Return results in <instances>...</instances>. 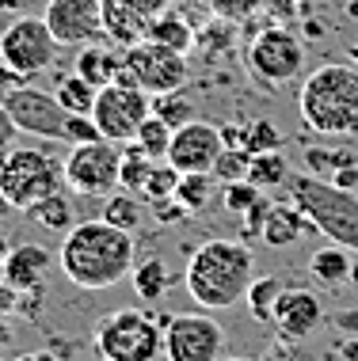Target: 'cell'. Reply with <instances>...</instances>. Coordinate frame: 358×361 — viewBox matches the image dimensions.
<instances>
[{
    "mask_svg": "<svg viewBox=\"0 0 358 361\" xmlns=\"http://www.w3.org/2000/svg\"><path fill=\"white\" fill-rule=\"evenodd\" d=\"M133 262H138V243L133 232L114 228L111 221L92 217V221H76L65 232L61 247H57V267L61 274L73 281L76 289L103 293L114 289L122 278H130Z\"/></svg>",
    "mask_w": 358,
    "mask_h": 361,
    "instance_id": "cell-1",
    "label": "cell"
},
{
    "mask_svg": "<svg viewBox=\"0 0 358 361\" xmlns=\"http://www.w3.org/2000/svg\"><path fill=\"white\" fill-rule=\"evenodd\" d=\"M251 281H256V255L248 251V243L221 236L195 247L187 270H183V286H187L191 300L206 312L233 308L237 300H244Z\"/></svg>",
    "mask_w": 358,
    "mask_h": 361,
    "instance_id": "cell-2",
    "label": "cell"
},
{
    "mask_svg": "<svg viewBox=\"0 0 358 361\" xmlns=\"http://www.w3.org/2000/svg\"><path fill=\"white\" fill-rule=\"evenodd\" d=\"M297 114L316 137H354L358 133V69L321 65L302 80Z\"/></svg>",
    "mask_w": 358,
    "mask_h": 361,
    "instance_id": "cell-3",
    "label": "cell"
},
{
    "mask_svg": "<svg viewBox=\"0 0 358 361\" xmlns=\"http://www.w3.org/2000/svg\"><path fill=\"white\" fill-rule=\"evenodd\" d=\"M286 194L332 243L358 255V190H340L321 175H290Z\"/></svg>",
    "mask_w": 358,
    "mask_h": 361,
    "instance_id": "cell-4",
    "label": "cell"
},
{
    "mask_svg": "<svg viewBox=\"0 0 358 361\" xmlns=\"http://www.w3.org/2000/svg\"><path fill=\"white\" fill-rule=\"evenodd\" d=\"M65 187L61 160L50 149L35 145H16L0 156V194L8 198L12 209H35L42 198H50Z\"/></svg>",
    "mask_w": 358,
    "mask_h": 361,
    "instance_id": "cell-5",
    "label": "cell"
},
{
    "mask_svg": "<svg viewBox=\"0 0 358 361\" xmlns=\"http://www.w3.org/2000/svg\"><path fill=\"white\" fill-rule=\"evenodd\" d=\"M92 343L103 361H157L164 354V324L141 308H119L95 324Z\"/></svg>",
    "mask_w": 358,
    "mask_h": 361,
    "instance_id": "cell-6",
    "label": "cell"
},
{
    "mask_svg": "<svg viewBox=\"0 0 358 361\" xmlns=\"http://www.w3.org/2000/svg\"><path fill=\"white\" fill-rule=\"evenodd\" d=\"M244 69L259 87H282L305 69V42L290 27H263L244 46Z\"/></svg>",
    "mask_w": 358,
    "mask_h": 361,
    "instance_id": "cell-7",
    "label": "cell"
},
{
    "mask_svg": "<svg viewBox=\"0 0 358 361\" xmlns=\"http://www.w3.org/2000/svg\"><path fill=\"white\" fill-rule=\"evenodd\" d=\"M65 187L80 198H107L111 190H119V171H122V145L107 137L73 145L69 156L61 160Z\"/></svg>",
    "mask_w": 358,
    "mask_h": 361,
    "instance_id": "cell-8",
    "label": "cell"
},
{
    "mask_svg": "<svg viewBox=\"0 0 358 361\" xmlns=\"http://www.w3.org/2000/svg\"><path fill=\"white\" fill-rule=\"evenodd\" d=\"M149 114H153V95L130 80H114L107 87H100L95 106H92V122L100 126V137H107L114 145H126L138 137L141 122Z\"/></svg>",
    "mask_w": 358,
    "mask_h": 361,
    "instance_id": "cell-9",
    "label": "cell"
},
{
    "mask_svg": "<svg viewBox=\"0 0 358 361\" xmlns=\"http://www.w3.org/2000/svg\"><path fill=\"white\" fill-rule=\"evenodd\" d=\"M57 50H61V42L54 38V31L46 27L42 16H16L12 23L0 31V57H4L16 73H23L27 80H31V76H42L46 69H54Z\"/></svg>",
    "mask_w": 358,
    "mask_h": 361,
    "instance_id": "cell-10",
    "label": "cell"
},
{
    "mask_svg": "<svg viewBox=\"0 0 358 361\" xmlns=\"http://www.w3.org/2000/svg\"><path fill=\"white\" fill-rule=\"evenodd\" d=\"M164 357L168 361H217L225 350V331L206 308L164 316Z\"/></svg>",
    "mask_w": 358,
    "mask_h": 361,
    "instance_id": "cell-11",
    "label": "cell"
},
{
    "mask_svg": "<svg viewBox=\"0 0 358 361\" xmlns=\"http://www.w3.org/2000/svg\"><path fill=\"white\" fill-rule=\"evenodd\" d=\"M122 65H126V73L133 76V84L145 87L149 95L176 92V87H183L191 76L187 54H176V50H168V46L153 42V38L122 50Z\"/></svg>",
    "mask_w": 358,
    "mask_h": 361,
    "instance_id": "cell-12",
    "label": "cell"
},
{
    "mask_svg": "<svg viewBox=\"0 0 358 361\" xmlns=\"http://www.w3.org/2000/svg\"><path fill=\"white\" fill-rule=\"evenodd\" d=\"M8 111L19 126V133H31V137H46V141H65V122H69V111L57 103L54 92L35 84H23L8 95Z\"/></svg>",
    "mask_w": 358,
    "mask_h": 361,
    "instance_id": "cell-13",
    "label": "cell"
},
{
    "mask_svg": "<svg viewBox=\"0 0 358 361\" xmlns=\"http://www.w3.org/2000/svg\"><path fill=\"white\" fill-rule=\"evenodd\" d=\"M46 27L61 46H92L103 38V0H46Z\"/></svg>",
    "mask_w": 358,
    "mask_h": 361,
    "instance_id": "cell-14",
    "label": "cell"
},
{
    "mask_svg": "<svg viewBox=\"0 0 358 361\" xmlns=\"http://www.w3.org/2000/svg\"><path fill=\"white\" fill-rule=\"evenodd\" d=\"M225 149L221 141V126H210V122H187L172 133V145H168V156L164 160L172 164L179 175H191V171H214L217 156Z\"/></svg>",
    "mask_w": 358,
    "mask_h": 361,
    "instance_id": "cell-15",
    "label": "cell"
},
{
    "mask_svg": "<svg viewBox=\"0 0 358 361\" xmlns=\"http://www.w3.org/2000/svg\"><path fill=\"white\" fill-rule=\"evenodd\" d=\"M50 267H54V255L42 243H16V247L0 259V278H4L19 297H42Z\"/></svg>",
    "mask_w": 358,
    "mask_h": 361,
    "instance_id": "cell-16",
    "label": "cell"
},
{
    "mask_svg": "<svg viewBox=\"0 0 358 361\" xmlns=\"http://www.w3.org/2000/svg\"><path fill=\"white\" fill-rule=\"evenodd\" d=\"M270 324H275L278 338L305 343V338L324 324V305H321V297H316V293H309V289H282Z\"/></svg>",
    "mask_w": 358,
    "mask_h": 361,
    "instance_id": "cell-17",
    "label": "cell"
},
{
    "mask_svg": "<svg viewBox=\"0 0 358 361\" xmlns=\"http://www.w3.org/2000/svg\"><path fill=\"white\" fill-rule=\"evenodd\" d=\"M149 27H153V19L138 12L133 4H126V0H103V38L111 46L130 50V46L149 38Z\"/></svg>",
    "mask_w": 358,
    "mask_h": 361,
    "instance_id": "cell-18",
    "label": "cell"
},
{
    "mask_svg": "<svg viewBox=\"0 0 358 361\" xmlns=\"http://www.w3.org/2000/svg\"><path fill=\"white\" fill-rule=\"evenodd\" d=\"M73 69L80 73L88 84L107 87V84H114V76L122 73V50H119V46H111L107 38H100V42L80 46V50H76Z\"/></svg>",
    "mask_w": 358,
    "mask_h": 361,
    "instance_id": "cell-19",
    "label": "cell"
},
{
    "mask_svg": "<svg viewBox=\"0 0 358 361\" xmlns=\"http://www.w3.org/2000/svg\"><path fill=\"white\" fill-rule=\"evenodd\" d=\"M305 232H316L313 221H309L294 202H286V206H270L263 228H259V240H263L267 247H290V243H297Z\"/></svg>",
    "mask_w": 358,
    "mask_h": 361,
    "instance_id": "cell-20",
    "label": "cell"
},
{
    "mask_svg": "<svg viewBox=\"0 0 358 361\" xmlns=\"http://www.w3.org/2000/svg\"><path fill=\"white\" fill-rule=\"evenodd\" d=\"M130 278H133V293H138L145 305H153V300H164V293L172 289V270H168V262L157 259V255L133 262Z\"/></svg>",
    "mask_w": 358,
    "mask_h": 361,
    "instance_id": "cell-21",
    "label": "cell"
},
{
    "mask_svg": "<svg viewBox=\"0 0 358 361\" xmlns=\"http://www.w3.org/2000/svg\"><path fill=\"white\" fill-rule=\"evenodd\" d=\"M309 274L321 281V286H328V289L343 286V281L351 278V255H347V247L332 243V247L313 251V255H309Z\"/></svg>",
    "mask_w": 358,
    "mask_h": 361,
    "instance_id": "cell-22",
    "label": "cell"
},
{
    "mask_svg": "<svg viewBox=\"0 0 358 361\" xmlns=\"http://www.w3.org/2000/svg\"><path fill=\"white\" fill-rule=\"evenodd\" d=\"M54 95H57V103H61L69 114H92L100 87L88 84L76 69H69V73H61V76L54 80Z\"/></svg>",
    "mask_w": 358,
    "mask_h": 361,
    "instance_id": "cell-23",
    "label": "cell"
},
{
    "mask_svg": "<svg viewBox=\"0 0 358 361\" xmlns=\"http://www.w3.org/2000/svg\"><path fill=\"white\" fill-rule=\"evenodd\" d=\"M149 38H153V42H160V46H168V50H176V54H191V46H195V27L168 8L164 16L153 19Z\"/></svg>",
    "mask_w": 358,
    "mask_h": 361,
    "instance_id": "cell-24",
    "label": "cell"
},
{
    "mask_svg": "<svg viewBox=\"0 0 358 361\" xmlns=\"http://www.w3.org/2000/svg\"><path fill=\"white\" fill-rule=\"evenodd\" d=\"M103 221H111L114 228L138 232L141 221H145V202L130 190H111L107 202H103Z\"/></svg>",
    "mask_w": 358,
    "mask_h": 361,
    "instance_id": "cell-25",
    "label": "cell"
},
{
    "mask_svg": "<svg viewBox=\"0 0 358 361\" xmlns=\"http://www.w3.org/2000/svg\"><path fill=\"white\" fill-rule=\"evenodd\" d=\"M214 190H217L214 171H191V175H179L176 202L187 213H202V209L210 206V198H214Z\"/></svg>",
    "mask_w": 358,
    "mask_h": 361,
    "instance_id": "cell-26",
    "label": "cell"
},
{
    "mask_svg": "<svg viewBox=\"0 0 358 361\" xmlns=\"http://www.w3.org/2000/svg\"><path fill=\"white\" fill-rule=\"evenodd\" d=\"M153 156H145L133 141H126L122 145V171H119V187L122 190H130V194H138L141 198V190H145V183H149V175H153Z\"/></svg>",
    "mask_w": 358,
    "mask_h": 361,
    "instance_id": "cell-27",
    "label": "cell"
},
{
    "mask_svg": "<svg viewBox=\"0 0 358 361\" xmlns=\"http://www.w3.org/2000/svg\"><path fill=\"white\" fill-rule=\"evenodd\" d=\"M286 179H290V164H286L282 149H278V152H259V156H251V168H248V183H256L259 190L282 187Z\"/></svg>",
    "mask_w": 358,
    "mask_h": 361,
    "instance_id": "cell-28",
    "label": "cell"
},
{
    "mask_svg": "<svg viewBox=\"0 0 358 361\" xmlns=\"http://www.w3.org/2000/svg\"><path fill=\"white\" fill-rule=\"evenodd\" d=\"M278 297H282V281H278L275 274H267V278H256L248 286L244 293V300H248V312L259 319V324H270V316H275V305H278Z\"/></svg>",
    "mask_w": 358,
    "mask_h": 361,
    "instance_id": "cell-29",
    "label": "cell"
},
{
    "mask_svg": "<svg viewBox=\"0 0 358 361\" xmlns=\"http://www.w3.org/2000/svg\"><path fill=\"white\" fill-rule=\"evenodd\" d=\"M27 217H35L42 228H50V232H69L73 224H76L73 221V202L65 198L61 190L50 194V198H42L35 209H27Z\"/></svg>",
    "mask_w": 358,
    "mask_h": 361,
    "instance_id": "cell-30",
    "label": "cell"
},
{
    "mask_svg": "<svg viewBox=\"0 0 358 361\" xmlns=\"http://www.w3.org/2000/svg\"><path fill=\"white\" fill-rule=\"evenodd\" d=\"M153 114L164 118L172 130H179V126L195 122V99H191L183 87H176V92H164V95H153Z\"/></svg>",
    "mask_w": 358,
    "mask_h": 361,
    "instance_id": "cell-31",
    "label": "cell"
},
{
    "mask_svg": "<svg viewBox=\"0 0 358 361\" xmlns=\"http://www.w3.org/2000/svg\"><path fill=\"white\" fill-rule=\"evenodd\" d=\"M172 126L157 118V114H149V118L141 122V130H138V137H133V145L145 152V156H153V160H164L168 156V145H172Z\"/></svg>",
    "mask_w": 358,
    "mask_h": 361,
    "instance_id": "cell-32",
    "label": "cell"
},
{
    "mask_svg": "<svg viewBox=\"0 0 358 361\" xmlns=\"http://www.w3.org/2000/svg\"><path fill=\"white\" fill-rule=\"evenodd\" d=\"M176 187H179V171L172 168L168 160H157L153 164L149 183H145V190H141V202H149V206L168 202V198H176Z\"/></svg>",
    "mask_w": 358,
    "mask_h": 361,
    "instance_id": "cell-33",
    "label": "cell"
},
{
    "mask_svg": "<svg viewBox=\"0 0 358 361\" xmlns=\"http://www.w3.org/2000/svg\"><path fill=\"white\" fill-rule=\"evenodd\" d=\"M343 164H358V156L351 149H309L305 152V168L309 175H328L332 179Z\"/></svg>",
    "mask_w": 358,
    "mask_h": 361,
    "instance_id": "cell-34",
    "label": "cell"
},
{
    "mask_svg": "<svg viewBox=\"0 0 358 361\" xmlns=\"http://www.w3.org/2000/svg\"><path fill=\"white\" fill-rule=\"evenodd\" d=\"M259 190L256 183H248V179H237V183H221V202H225V209L229 213H237V217H244V213L259 202Z\"/></svg>",
    "mask_w": 358,
    "mask_h": 361,
    "instance_id": "cell-35",
    "label": "cell"
},
{
    "mask_svg": "<svg viewBox=\"0 0 358 361\" xmlns=\"http://www.w3.org/2000/svg\"><path fill=\"white\" fill-rule=\"evenodd\" d=\"M248 168H251V152L248 149H221L217 164H214V179L217 183L248 179Z\"/></svg>",
    "mask_w": 358,
    "mask_h": 361,
    "instance_id": "cell-36",
    "label": "cell"
},
{
    "mask_svg": "<svg viewBox=\"0 0 358 361\" xmlns=\"http://www.w3.org/2000/svg\"><path fill=\"white\" fill-rule=\"evenodd\" d=\"M282 133H278V126H270L267 118H259V122H251L248 126V137H244V149L251 156H259V152H278L282 149Z\"/></svg>",
    "mask_w": 358,
    "mask_h": 361,
    "instance_id": "cell-37",
    "label": "cell"
},
{
    "mask_svg": "<svg viewBox=\"0 0 358 361\" xmlns=\"http://www.w3.org/2000/svg\"><path fill=\"white\" fill-rule=\"evenodd\" d=\"M84 141H100V126L92 122V114H69V122H65V145H84Z\"/></svg>",
    "mask_w": 358,
    "mask_h": 361,
    "instance_id": "cell-38",
    "label": "cell"
},
{
    "mask_svg": "<svg viewBox=\"0 0 358 361\" xmlns=\"http://www.w3.org/2000/svg\"><path fill=\"white\" fill-rule=\"evenodd\" d=\"M210 4H214V12L225 16V19H244V16L256 12L259 0H210Z\"/></svg>",
    "mask_w": 358,
    "mask_h": 361,
    "instance_id": "cell-39",
    "label": "cell"
},
{
    "mask_svg": "<svg viewBox=\"0 0 358 361\" xmlns=\"http://www.w3.org/2000/svg\"><path fill=\"white\" fill-rule=\"evenodd\" d=\"M16 137H19V126L12 118V111L0 103V156H4L8 149H16Z\"/></svg>",
    "mask_w": 358,
    "mask_h": 361,
    "instance_id": "cell-40",
    "label": "cell"
},
{
    "mask_svg": "<svg viewBox=\"0 0 358 361\" xmlns=\"http://www.w3.org/2000/svg\"><path fill=\"white\" fill-rule=\"evenodd\" d=\"M27 84V76L23 73H16L12 65L4 61V57H0V103H8V95L16 92V87H23Z\"/></svg>",
    "mask_w": 358,
    "mask_h": 361,
    "instance_id": "cell-41",
    "label": "cell"
},
{
    "mask_svg": "<svg viewBox=\"0 0 358 361\" xmlns=\"http://www.w3.org/2000/svg\"><path fill=\"white\" fill-rule=\"evenodd\" d=\"M259 361H305L302 350H297V343H290V338H278L270 350H263V357Z\"/></svg>",
    "mask_w": 358,
    "mask_h": 361,
    "instance_id": "cell-42",
    "label": "cell"
},
{
    "mask_svg": "<svg viewBox=\"0 0 358 361\" xmlns=\"http://www.w3.org/2000/svg\"><path fill=\"white\" fill-rule=\"evenodd\" d=\"M267 213H270V202L263 198V194H259V202L244 213V228H248V236H259V228H263Z\"/></svg>",
    "mask_w": 358,
    "mask_h": 361,
    "instance_id": "cell-43",
    "label": "cell"
},
{
    "mask_svg": "<svg viewBox=\"0 0 358 361\" xmlns=\"http://www.w3.org/2000/svg\"><path fill=\"white\" fill-rule=\"evenodd\" d=\"M153 213H157V221H160V224H172V221H183V217H191V213L183 209L176 198H168V202H157V206H153Z\"/></svg>",
    "mask_w": 358,
    "mask_h": 361,
    "instance_id": "cell-44",
    "label": "cell"
},
{
    "mask_svg": "<svg viewBox=\"0 0 358 361\" xmlns=\"http://www.w3.org/2000/svg\"><path fill=\"white\" fill-rule=\"evenodd\" d=\"M332 187H340V190H358V164H343L340 171L332 175Z\"/></svg>",
    "mask_w": 358,
    "mask_h": 361,
    "instance_id": "cell-45",
    "label": "cell"
},
{
    "mask_svg": "<svg viewBox=\"0 0 358 361\" xmlns=\"http://www.w3.org/2000/svg\"><path fill=\"white\" fill-rule=\"evenodd\" d=\"M244 137H248V126H221L225 149H244Z\"/></svg>",
    "mask_w": 358,
    "mask_h": 361,
    "instance_id": "cell-46",
    "label": "cell"
},
{
    "mask_svg": "<svg viewBox=\"0 0 358 361\" xmlns=\"http://www.w3.org/2000/svg\"><path fill=\"white\" fill-rule=\"evenodd\" d=\"M126 4H133L138 12H145L149 19H157V16H164L172 8V0H126Z\"/></svg>",
    "mask_w": 358,
    "mask_h": 361,
    "instance_id": "cell-47",
    "label": "cell"
},
{
    "mask_svg": "<svg viewBox=\"0 0 358 361\" xmlns=\"http://www.w3.org/2000/svg\"><path fill=\"white\" fill-rule=\"evenodd\" d=\"M16 308H19V293L8 286L4 278H0V316H12Z\"/></svg>",
    "mask_w": 358,
    "mask_h": 361,
    "instance_id": "cell-48",
    "label": "cell"
},
{
    "mask_svg": "<svg viewBox=\"0 0 358 361\" xmlns=\"http://www.w3.org/2000/svg\"><path fill=\"white\" fill-rule=\"evenodd\" d=\"M263 4H267L278 19H290V16H294V8H297V0H263Z\"/></svg>",
    "mask_w": 358,
    "mask_h": 361,
    "instance_id": "cell-49",
    "label": "cell"
},
{
    "mask_svg": "<svg viewBox=\"0 0 358 361\" xmlns=\"http://www.w3.org/2000/svg\"><path fill=\"white\" fill-rule=\"evenodd\" d=\"M12 338H16L12 324H8V316H0V350H8V346H12Z\"/></svg>",
    "mask_w": 358,
    "mask_h": 361,
    "instance_id": "cell-50",
    "label": "cell"
},
{
    "mask_svg": "<svg viewBox=\"0 0 358 361\" xmlns=\"http://www.w3.org/2000/svg\"><path fill=\"white\" fill-rule=\"evenodd\" d=\"M16 361H57L54 350H27V354H19Z\"/></svg>",
    "mask_w": 358,
    "mask_h": 361,
    "instance_id": "cell-51",
    "label": "cell"
},
{
    "mask_svg": "<svg viewBox=\"0 0 358 361\" xmlns=\"http://www.w3.org/2000/svg\"><path fill=\"white\" fill-rule=\"evenodd\" d=\"M335 319H340V327H343V331H358V312H340Z\"/></svg>",
    "mask_w": 358,
    "mask_h": 361,
    "instance_id": "cell-52",
    "label": "cell"
},
{
    "mask_svg": "<svg viewBox=\"0 0 358 361\" xmlns=\"http://www.w3.org/2000/svg\"><path fill=\"white\" fill-rule=\"evenodd\" d=\"M343 357L347 361H358V338H347V343H343Z\"/></svg>",
    "mask_w": 358,
    "mask_h": 361,
    "instance_id": "cell-53",
    "label": "cell"
},
{
    "mask_svg": "<svg viewBox=\"0 0 358 361\" xmlns=\"http://www.w3.org/2000/svg\"><path fill=\"white\" fill-rule=\"evenodd\" d=\"M23 8V0H0V12H19Z\"/></svg>",
    "mask_w": 358,
    "mask_h": 361,
    "instance_id": "cell-54",
    "label": "cell"
},
{
    "mask_svg": "<svg viewBox=\"0 0 358 361\" xmlns=\"http://www.w3.org/2000/svg\"><path fill=\"white\" fill-rule=\"evenodd\" d=\"M351 281L358 286V259H351Z\"/></svg>",
    "mask_w": 358,
    "mask_h": 361,
    "instance_id": "cell-55",
    "label": "cell"
},
{
    "mask_svg": "<svg viewBox=\"0 0 358 361\" xmlns=\"http://www.w3.org/2000/svg\"><path fill=\"white\" fill-rule=\"evenodd\" d=\"M351 54H354V57H358V46H351Z\"/></svg>",
    "mask_w": 358,
    "mask_h": 361,
    "instance_id": "cell-56",
    "label": "cell"
},
{
    "mask_svg": "<svg viewBox=\"0 0 358 361\" xmlns=\"http://www.w3.org/2000/svg\"><path fill=\"white\" fill-rule=\"evenodd\" d=\"M233 361H251V357H233Z\"/></svg>",
    "mask_w": 358,
    "mask_h": 361,
    "instance_id": "cell-57",
    "label": "cell"
}]
</instances>
